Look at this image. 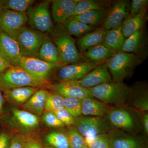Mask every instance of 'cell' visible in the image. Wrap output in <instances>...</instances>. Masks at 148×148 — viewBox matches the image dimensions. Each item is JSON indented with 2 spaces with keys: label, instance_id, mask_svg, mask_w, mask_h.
<instances>
[{
  "label": "cell",
  "instance_id": "obj_1",
  "mask_svg": "<svg viewBox=\"0 0 148 148\" xmlns=\"http://www.w3.org/2000/svg\"><path fill=\"white\" fill-rule=\"evenodd\" d=\"M10 108L0 117V124L14 134L26 137L37 135L40 127V117L19 108Z\"/></svg>",
  "mask_w": 148,
  "mask_h": 148
},
{
  "label": "cell",
  "instance_id": "obj_2",
  "mask_svg": "<svg viewBox=\"0 0 148 148\" xmlns=\"http://www.w3.org/2000/svg\"><path fill=\"white\" fill-rule=\"evenodd\" d=\"M92 98L114 108L128 106L131 88L123 82L112 81L88 88Z\"/></svg>",
  "mask_w": 148,
  "mask_h": 148
},
{
  "label": "cell",
  "instance_id": "obj_3",
  "mask_svg": "<svg viewBox=\"0 0 148 148\" xmlns=\"http://www.w3.org/2000/svg\"><path fill=\"white\" fill-rule=\"evenodd\" d=\"M51 84L49 81L34 76L18 65L10 66L0 73V88L3 92L26 86L45 88Z\"/></svg>",
  "mask_w": 148,
  "mask_h": 148
},
{
  "label": "cell",
  "instance_id": "obj_4",
  "mask_svg": "<svg viewBox=\"0 0 148 148\" xmlns=\"http://www.w3.org/2000/svg\"><path fill=\"white\" fill-rule=\"evenodd\" d=\"M144 59L133 53L117 52L106 62L113 81L123 82L130 77Z\"/></svg>",
  "mask_w": 148,
  "mask_h": 148
},
{
  "label": "cell",
  "instance_id": "obj_5",
  "mask_svg": "<svg viewBox=\"0 0 148 148\" xmlns=\"http://www.w3.org/2000/svg\"><path fill=\"white\" fill-rule=\"evenodd\" d=\"M135 109L131 107H121L110 108L107 115L112 128L134 133L143 127L140 118Z\"/></svg>",
  "mask_w": 148,
  "mask_h": 148
},
{
  "label": "cell",
  "instance_id": "obj_6",
  "mask_svg": "<svg viewBox=\"0 0 148 148\" xmlns=\"http://www.w3.org/2000/svg\"><path fill=\"white\" fill-rule=\"evenodd\" d=\"M53 34V42L59 53L63 66L79 62L84 58L77 49L75 40L67 32L65 27L60 26Z\"/></svg>",
  "mask_w": 148,
  "mask_h": 148
},
{
  "label": "cell",
  "instance_id": "obj_7",
  "mask_svg": "<svg viewBox=\"0 0 148 148\" xmlns=\"http://www.w3.org/2000/svg\"><path fill=\"white\" fill-rule=\"evenodd\" d=\"M85 140H90L101 134L108 133L112 128L107 116L103 117L81 115L75 118L73 125Z\"/></svg>",
  "mask_w": 148,
  "mask_h": 148
},
{
  "label": "cell",
  "instance_id": "obj_8",
  "mask_svg": "<svg viewBox=\"0 0 148 148\" xmlns=\"http://www.w3.org/2000/svg\"><path fill=\"white\" fill-rule=\"evenodd\" d=\"M27 22L28 16L27 13L5 9L0 13V31L16 40Z\"/></svg>",
  "mask_w": 148,
  "mask_h": 148
},
{
  "label": "cell",
  "instance_id": "obj_9",
  "mask_svg": "<svg viewBox=\"0 0 148 148\" xmlns=\"http://www.w3.org/2000/svg\"><path fill=\"white\" fill-rule=\"evenodd\" d=\"M107 61H79L64 65L59 68L56 78L59 82L79 80L97 66Z\"/></svg>",
  "mask_w": 148,
  "mask_h": 148
},
{
  "label": "cell",
  "instance_id": "obj_10",
  "mask_svg": "<svg viewBox=\"0 0 148 148\" xmlns=\"http://www.w3.org/2000/svg\"><path fill=\"white\" fill-rule=\"evenodd\" d=\"M50 1L43 2L27 12L28 23L32 29L40 32H50L53 24L49 9Z\"/></svg>",
  "mask_w": 148,
  "mask_h": 148
},
{
  "label": "cell",
  "instance_id": "obj_11",
  "mask_svg": "<svg viewBox=\"0 0 148 148\" xmlns=\"http://www.w3.org/2000/svg\"><path fill=\"white\" fill-rule=\"evenodd\" d=\"M46 37L36 30L25 27L17 37L24 56L38 58L39 51Z\"/></svg>",
  "mask_w": 148,
  "mask_h": 148
},
{
  "label": "cell",
  "instance_id": "obj_12",
  "mask_svg": "<svg viewBox=\"0 0 148 148\" xmlns=\"http://www.w3.org/2000/svg\"><path fill=\"white\" fill-rule=\"evenodd\" d=\"M18 66L34 76L47 81H49L51 74L56 69L61 67L47 63L38 58L25 56L21 58Z\"/></svg>",
  "mask_w": 148,
  "mask_h": 148
},
{
  "label": "cell",
  "instance_id": "obj_13",
  "mask_svg": "<svg viewBox=\"0 0 148 148\" xmlns=\"http://www.w3.org/2000/svg\"><path fill=\"white\" fill-rule=\"evenodd\" d=\"M0 54L11 66H17L24 52L18 42L0 31Z\"/></svg>",
  "mask_w": 148,
  "mask_h": 148
},
{
  "label": "cell",
  "instance_id": "obj_14",
  "mask_svg": "<svg viewBox=\"0 0 148 148\" xmlns=\"http://www.w3.org/2000/svg\"><path fill=\"white\" fill-rule=\"evenodd\" d=\"M45 88L64 97H72L81 100L86 97L92 98L89 90L80 86L77 81L58 82L51 84Z\"/></svg>",
  "mask_w": 148,
  "mask_h": 148
},
{
  "label": "cell",
  "instance_id": "obj_15",
  "mask_svg": "<svg viewBox=\"0 0 148 148\" xmlns=\"http://www.w3.org/2000/svg\"><path fill=\"white\" fill-rule=\"evenodd\" d=\"M130 3L129 1H119L114 5L107 14L103 27L107 30L119 27L130 16Z\"/></svg>",
  "mask_w": 148,
  "mask_h": 148
},
{
  "label": "cell",
  "instance_id": "obj_16",
  "mask_svg": "<svg viewBox=\"0 0 148 148\" xmlns=\"http://www.w3.org/2000/svg\"><path fill=\"white\" fill-rule=\"evenodd\" d=\"M108 134L112 148H146L143 141L133 134L114 128Z\"/></svg>",
  "mask_w": 148,
  "mask_h": 148
},
{
  "label": "cell",
  "instance_id": "obj_17",
  "mask_svg": "<svg viewBox=\"0 0 148 148\" xmlns=\"http://www.w3.org/2000/svg\"><path fill=\"white\" fill-rule=\"evenodd\" d=\"M147 38L144 29L125 39L121 51L133 53L140 58H147L148 54Z\"/></svg>",
  "mask_w": 148,
  "mask_h": 148
},
{
  "label": "cell",
  "instance_id": "obj_18",
  "mask_svg": "<svg viewBox=\"0 0 148 148\" xmlns=\"http://www.w3.org/2000/svg\"><path fill=\"white\" fill-rule=\"evenodd\" d=\"M106 63L97 66L77 82L82 87L88 89L112 81V77Z\"/></svg>",
  "mask_w": 148,
  "mask_h": 148
},
{
  "label": "cell",
  "instance_id": "obj_19",
  "mask_svg": "<svg viewBox=\"0 0 148 148\" xmlns=\"http://www.w3.org/2000/svg\"><path fill=\"white\" fill-rule=\"evenodd\" d=\"M79 0H56L52 1L51 15L53 21L64 24L73 16L75 8Z\"/></svg>",
  "mask_w": 148,
  "mask_h": 148
},
{
  "label": "cell",
  "instance_id": "obj_20",
  "mask_svg": "<svg viewBox=\"0 0 148 148\" xmlns=\"http://www.w3.org/2000/svg\"><path fill=\"white\" fill-rule=\"evenodd\" d=\"M40 88L30 86L16 88L3 91V95L5 101L11 107L20 108Z\"/></svg>",
  "mask_w": 148,
  "mask_h": 148
},
{
  "label": "cell",
  "instance_id": "obj_21",
  "mask_svg": "<svg viewBox=\"0 0 148 148\" xmlns=\"http://www.w3.org/2000/svg\"><path fill=\"white\" fill-rule=\"evenodd\" d=\"M128 106L140 112L148 110V92L147 84L139 83L131 88Z\"/></svg>",
  "mask_w": 148,
  "mask_h": 148
},
{
  "label": "cell",
  "instance_id": "obj_22",
  "mask_svg": "<svg viewBox=\"0 0 148 148\" xmlns=\"http://www.w3.org/2000/svg\"><path fill=\"white\" fill-rule=\"evenodd\" d=\"M48 92V91L46 89L40 88L19 108L40 117L45 110Z\"/></svg>",
  "mask_w": 148,
  "mask_h": 148
},
{
  "label": "cell",
  "instance_id": "obj_23",
  "mask_svg": "<svg viewBox=\"0 0 148 148\" xmlns=\"http://www.w3.org/2000/svg\"><path fill=\"white\" fill-rule=\"evenodd\" d=\"M110 108L104 102L91 97L82 99V115L85 116H107Z\"/></svg>",
  "mask_w": 148,
  "mask_h": 148
},
{
  "label": "cell",
  "instance_id": "obj_24",
  "mask_svg": "<svg viewBox=\"0 0 148 148\" xmlns=\"http://www.w3.org/2000/svg\"><path fill=\"white\" fill-rule=\"evenodd\" d=\"M108 31L103 27H101L80 37L77 45L81 53L83 54L88 49L104 42Z\"/></svg>",
  "mask_w": 148,
  "mask_h": 148
},
{
  "label": "cell",
  "instance_id": "obj_25",
  "mask_svg": "<svg viewBox=\"0 0 148 148\" xmlns=\"http://www.w3.org/2000/svg\"><path fill=\"white\" fill-rule=\"evenodd\" d=\"M38 58L49 64L63 66L57 48L54 43L47 38L40 48Z\"/></svg>",
  "mask_w": 148,
  "mask_h": 148
},
{
  "label": "cell",
  "instance_id": "obj_26",
  "mask_svg": "<svg viewBox=\"0 0 148 148\" xmlns=\"http://www.w3.org/2000/svg\"><path fill=\"white\" fill-rule=\"evenodd\" d=\"M115 53L103 42L88 49L83 54L85 61H108Z\"/></svg>",
  "mask_w": 148,
  "mask_h": 148
},
{
  "label": "cell",
  "instance_id": "obj_27",
  "mask_svg": "<svg viewBox=\"0 0 148 148\" xmlns=\"http://www.w3.org/2000/svg\"><path fill=\"white\" fill-rule=\"evenodd\" d=\"M146 20V12L130 15L122 24V32L126 39L143 29Z\"/></svg>",
  "mask_w": 148,
  "mask_h": 148
},
{
  "label": "cell",
  "instance_id": "obj_28",
  "mask_svg": "<svg viewBox=\"0 0 148 148\" xmlns=\"http://www.w3.org/2000/svg\"><path fill=\"white\" fill-rule=\"evenodd\" d=\"M43 143L48 148H70L67 135L61 128L46 133Z\"/></svg>",
  "mask_w": 148,
  "mask_h": 148
},
{
  "label": "cell",
  "instance_id": "obj_29",
  "mask_svg": "<svg viewBox=\"0 0 148 148\" xmlns=\"http://www.w3.org/2000/svg\"><path fill=\"white\" fill-rule=\"evenodd\" d=\"M122 24L119 27L108 30L104 42L111 50L116 53L121 51L125 40L122 32Z\"/></svg>",
  "mask_w": 148,
  "mask_h": 148
},
{
  "label": "cell",
  "instance_id": "obj_30",
  "mask_svg": "<svg viewBox=\"0 0 148 148\" xmlns=\"http://www.w3.org/2000/svg\"><path fill=\"white\" fill-rule=\"evenodd\" d=\"M107 13L105 10L88 11L76 16H72L77 20L89 26L93 27L105 20Z\"/></svg>",
  "mask_w": 148,
  "mask_h": 148
},
{
  "label": "cell",
  "instance_id": "obj_31",
  "mask_svg": "<svg viewBox=\"0 0 148 148\" xmlns=\"http://www.w3.org/2000/svg\"><path fill=\"white\" fill-rule=\"evenodd\" d=\"M64 27L71 36L81 37L93 30V27L89 26L71 17L64 23Z\"/></svg>",
  "mask_w": 148,
  "mask_h": 148
},
{
  "label": "cell",
  "instance_id": "obj_32",
  "mask_svg": "<svg viewBox=\"0 0 148 148\" xmlns=\"http://www.w3.org/2000/svg\"><path fill=\"white\" fill-rule=\"evenodd\" d=\"M35 2L34 0L3 1L4 9L27 13Z\"/></svg>",
  "mask_w": 148,
  "mask_h": 148
},
{
  "label": "cell",
  "instance_id": "obj_33",
  "mask_svg": "<svg viewBox=\"0 0 148 148\" xmlns=\"http://www.w3.org/2000/svg\"><path fill=\"white\" fill-rule=\"evenodd\" d=\"M64 109V97L53 91H49L46 100L45 111L54 112Z\"/></svg>",
  "mask_w": 148,
  "mask_h": 148
},
{
  "label": "cell",
  "instance_id": "obj_34",
  "mask_svg": "<svg viewBox=\"0 0 148 148\" xmlns=\"http://www.w3.org/2000/svg\"><path fill=\"white\" fill-rule=\"evenodd\" d=\"M68 140L70 148H81L85 145L84 138L74 125L64 129Z\"/></svg>",
  "mask_w": 148,
  "mask_h": 148
},
{
  "label": "cell",
  "instance_id": "obj_35",
  "mask_svg": "<svg viewBox=\"0 0 148 148\" xmlns=\"http://www.w3.org/2000/svg\"><path fill=\"white\" fill-rule=\"evenodd\" d=\"M105 10L100 2L92 0H79L75 8L73 16L84 13L88 11Z\"/></svg>",
  "mask_w": 148,
  "mask_h": 148
},
{
  "label": "cell",
  "instance_id": "obj_36",
  "mask_svg": "<svg viewBox=\"0 0 148 148\" xmlns=\"http://www.w3.org/2000/svg\"><path fill=\"white\" fill-rule=\"evenodd\" d=\"M64 108L74 118L82 115L81 99L72 97H64Z\"/></svg>",
  "mask_w": 148,
  "mask_h": 148
},
{
  "label": "cell",
  "instance_id": "obj_37",
  "mask_svg": "<svg viewBox=\"0 0 148 148\" xmlns=\"http://www.w3.org/2000/svg\"><path fill=\"white\" fill-rule=\"evenodd\" d=\"M41 116V121L48 127L60 129L66 127L53 112L45 111Z\"/></svg>",
  "mask_w": 148,
  "mask_h": 148
},
{
  "label": "cell",
  "instance_id": "obj_38",
  "mask_svg": "<svg viewBox=\"0 0 148 148\" xmlns=\"http://www.w3.org/2000/svg\"><path fill=\"white\" fill-rule=\"evenodd\" d=\"M85 141L88 148H108L110 147L108 133L101 134L93 139Z\"/></svg>",
  "mask_w": 148,
  "mask_h": 148
},
{
  "label": "cell",
  "instance_id": "obj_39",
  "mask_svg": "<svg viewBox=\"0 0 148 148\" xmlns=\"http://www.w3.org/2000/svg\"><path fill=\"white\" fill-rule=\"evenodd\" d=\"M148 3V0H132L130 4V15L146 13Z\"/></svg>",
  "mask_w": 148,
  "mask_h": 148
},
{
  "label": "cell",
  "instance_id": "obj_40",
  "mask_svg": "<svg viewBox=\"0 0 148 148\" xmlns=\"http://www.w3.org/2000/svg\"><path fill=\"white\" fill-rule=\"evenodd\" d=\"M53 113L66 127L73 125L75 118L66 109L64 108Z\"/></svg>",
  "mask_w": 148,
  "mask_h": 148
},
{
  "label": "cell",
  "instance_id": "obj_41",
  "mask_svg": "<svg viewBox=\"0 0 148 148\" xmlns=\"http://www.w3.org/2000/svg\"><path fill=\"white\" fill-rule=\"evenodd\" d=\"M14 136V133L5 128L0 131V148H9Z\"/></svg>",
  "mask_w": 148,
  "mask_h": 148
},
{
  "label": "cell",
  "instance_id": "obj_42",
  "mask_svg": "<svg viewBox=\"0 0 148 148\" xmlns=\"http://www.w3.org/2000/svg\"><path fill=\"white\" fill-rule=\"evenodd\" d=\"M24 148H48L41 143L37 135L26 137Z\"/></svg>",
  "mask_w": 148,
  "mask_h": 148
},
{
  "label": "cell",
  "instance_id": "obj_43",
  "mask_svg": "<svg viewBox=\"0 0 148 148\" xmlns=\"http://www.w3.org/2000/svg\"><path fill=\"white\" fill-rule=\"evenodd\" d=\"M26 136L20 134H14L13 139L9 148H24Z\"/></svg>",
  "mask_w": 148,
  "mask_h": 148
},
{
  "label": "cell",
  "instance_id": "obj_44",
  "mask_svg": "<svg viewBox=\"0 0 148 148\" xmlns=\"http://www.w3.org/2000/svg\"><path fill=\"white\" fill-rule=\"evenodd\" d=\"M141 122L144 131L147 135L148 134V114L147 112H142Z\"/></svg>",
  "mask_w": 148,
  "mask_h": 148
},
{
  "label": "cell",
  "instance_id": "obj_45",
  "mask_svg": "<svg viewBox=\"0 0 148 148\" xmlns=\"http://www.w3.org/2000/svg\"><path fill=\"white\" fill-rule=\"evenodd\" d=\"M10 66L0 54V73L5 71Z\"/></svg>",
  "mask_w": 148,
  "mask_h": 148
},
{
  "label": "cell",
  "instance_id": "obj_46",
  "mask_svg": "<svg viewBox=\"0 0 148 148\" xmlns=\"http://www.w3.org/2000/svg\"><path fill=\"white\" fill-rule=\"evenodd\" d=\"M5 99L3 95V91L0 88V117L3 114L5 113L4 110V104L5 103Z\"/></svg>",
  "mask_w": 148,
  "mask_h": 148
},
{
  "label": "cell",
  "instance_id": "obj_47",
  "mask_svg": "<svg viewBox=\"0 0 148 148\" xmlns=\"http://www.w3.org/2000/svg\"><path fill=\"white\" fill-rule=\"evenodd\" d=\"M3 1H1L0 0V13L3 10Z\"/></svg>",
  "mask_w": 148,
  "mask_h": 148
},
{
  "label": "cell",
  "instance_id": "obj_48",
  "mask_svg": "<svg viewBox=\"0 0 148 148\" xmlns=\"http://www.w3.org/2000/svg\"><path fill=\"white\" fill-rule=\"evenodd\" d=\"M88 148V147H87V146L86 145H84V146H83V147H82V148Z\"/></svg>",
  "mask_w": 148,
  "mask_h": 148
},
{
  "label": "cell",
  "instance_id": "obj_49",
  "mask_svg": "<svg viewBox=\"0 0 148 148\" xmlns=\"http://www.w3.org/2000/svg\"><path fill=\"white\" fill-rule=\"evenodd\" d=\"M112 148L110 147H109V148Z\"/></svg>",
  "mask_w": 148,
  "mask_h": 148
}]
</instances>
